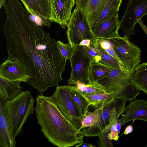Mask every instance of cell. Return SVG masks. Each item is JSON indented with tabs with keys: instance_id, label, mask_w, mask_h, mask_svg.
Masks as SVG:
<instances>
[{
	"instance_id": "1",
	"label": "cell",
	"mask_w": 147,
	"mask_h": 147,
	"mask_svg": "<svg viewBox=\"0 0 147 147\" xmlns=\"http://www.w3.org/2000/svg\"><path fill=\"white\" fill-rule=\"evenodd\" d=\"M3 7L6 20L3 30L7 59L15 58L27 68L32 77L26 83L43 95L48 88L63 80L67 60L57 41L31 19L19 0L9 1Z\"/></svg>"
},
{
	"instance_id": "2",
	"label": "cell",
	"mask_w": 147,
	"mask_h": 147,
	"mask_svg": "<svg viewBox=\"0 0 147 147\" xmlns=\"http://www.w3.org/2000/svg\"><path fill=\"white\" fill-rule=\"evenodd\" d=\"M35 111L38 123L48 141L59 147H71L83 142L84 128L79 130L66 119L50 97H36Z\"/></svg>"
},
{
	"instance_id": "3",
	"label": "cell",
	"mask_w": 147,
	"mask_h": 147,
	"mask_svg": "<svg viewBox=\"0 0 147 147\" xmlns=\"http://www.w3.org/2000/svg\"><path fill=\"white\" fill-rule=\"evenodd\" d=\"M35 101L30 92L26 91H22L6 102H2L6 117L14 138L21 133L24 124L34 113L35 109L33 107Z\"/></svg>"
},
{
	"instance_id": "4",
	"label": "cell",
	"mask_w": 147,
	"mask_h": 147,
	"mask_svg": "<svg viewBox=\"0 0 147 147\" xmlns=\"http://www.w3.org/2000/svg\"><path fill=\"white\" fill-rule=\"evenodd\" d=\"M66 33L68 43L75 48L85 39L94 37L87 20L80 8L76 6L67 26Z\"/></svg>"
},
{
	"instance_id": "5",
	"label": "cell",
	"mask_w": 147,
	"mask_h": 147,
	"mask_svg": "<svg viewBox=\"0 0 147 147\" xmlns=\"http://www.w3.org/2000/svg\"><path fill=\"white\" fill-rule=\"evenodd\" d=\"M71 65L70 76L67 82L69 85H76L77 82L88 83L89 70L92 60L84 47H76L74 53L69 60Z\"/></svg>"
},
{
	"instance_id": "6",
	"label": "cell",
	"mask_w": 147,
	"mask_h": 147,
	"mask_svg": "<svg viewBox=\"0 0 147 147\" xmlns=\"http://www.w3.org/2000/svg\"><path fill=\"white\" fill-rule=\"evenodd\" d=\"M50 97L64 117L79 130L83 117L72 100L66 85H57Z\"/></svg>"
},
{
	"instance_id": "7",
	"label": "cell",
	"mask_w": 147,
	"mask_h": 147,
	"mask_svg": "<svg viewBox=\"0 0 147 147\" xmlns=\"http://www.w3.org/2000/svg\"><path fill=\"white\" fill-rule=\"evenodd\" d=\"M108 39L113 44L115 53L125 69H133L139 64L141 53L138 47L120 36Z\"/></svg>"
},
{
	"instance_id": "8",
	"label": "cell",
	"mask_w": 147,
	"mask_h": 147,
	"mask_svg": "<svg viewBox=\"0 0 147 147\" xmlns=\"http://www.w3.org/2000/svg\"><path fill=\"white\" fill-rule=\"evenodd\" d=\"M147 14V0H129L124 14L120 22V28L124 32V37L129 40L135 35L134 28L138 21Z\"/></svg>"
},
{
	"instance_id": "9",
	"label": "cell",
	"mask_w": 147,
	"mask_h": 147,
	"mask_svg": "<svg viewBox=\"0 0 147 147\" xmlns=\"http://www.w3.org/2000/svg\"><path fill=\"white\" fill-rule=\"evenodd\" d=\"M50 13L49 17L51 22L59 24L65 29L71 16V11L76 0H49Z\"/></svg>"
},
{
	"instance_id": "10",
	"label": "cell",
	"mask_w": 147,
	"mask_h": 147,
	"mask_svg": "<svg viewBox=\"0 0 147 147\" xmlns=\"http://www.w3.org/2000/svg\"><path fill=\"white\" fill-rule=\"evenodd\" d=\"M0 76L9 80L26 83L32 77L27 68L15 58L7 59L1 65Z\"/></svg>"
},
{
	"instance_id": "11",
	"label": "cell",
	"mask_w": 147,
	"mask_h": 147,
	"mask_svg": "<svg viewBox=\"0 0 147 147\" xmlns=\"http://www.w3.org/2000/svg\"><path fill=\"white\" fill-rule=\"evenodd\" d=\"M133 69H113L107 78L99 82L105 88L106 92L113 94L115 97L130 81Z\"/></svg>"
},
{
	"instance_id": "12",
	"label": "cell",
	"mask_w": 147,
	"mask_h": 147,
	"mask_svg": "<svg viewBox=\"0 0 147 147\" xmlns=\"http://www.w3.org/2000/svg\"><path fill=\"white\" fill-rule=\"evenodd\" d=\"M118 98L114 97L112 100L102 105V110L99 119L94 125L84 128L85 136L98 137L105 127L109 124L110 113L116 105Z\"/></svg>"
},
{
	"instance_id": "13",
	"label": "cell",
	"mask_w": 147,
	"mask_h": 147,
	"mask_svg": "<svg viewBox=\"0 0 147 147\" xmlns=\"http://www.w3.org/2000/svg\"><path fill=\"white\" fill-rule=\"evenodd\" d=\"M108 0H76L90 27L103 10Z\"/></svg>"
},
{
	"instance_id": "14",
	"label": "cell",
	"mask_w": 147,
	"mask_h": 147,
	"mask_svg": "<svg viewBox=\"0 0 147 147\" xmlns=\"http://www.w3.org/2000/svg\"><path fill=\"white\" fill-rule=\"evenodd\" d=\"M126 113L122 115L123 126L128 122L140 120L147 122V101L144 100L136 99L125 107Z\"/></svg>"
},
{
	"instance_id": "15",
	"label": "cell",
	"mask_w": 147,
	"mask_h": 147,
	"mask_svg": "<svg viewBox=\"0 0 147 147\" xmlns=\"http://www.w3.org/2000/svg\"><path fill=\"white\" fill-rule=\"evenodd\" d=\"M120 22L118 16L113 17L101 24L92 32L98 38L110 39L119 36L118 31Z\"/></svg>"
},
{
	"instance_id": "16",
	"label": "cell",
	"mask_w": 147,
	"mask_h": 147,
	"mask_svg": "<svg viewBox=\"0 0 147 147\" xmlns=\"http://www.w3.org/2000/svg\"><path fill=\"white\" fill-rule=\"evenodd\" d=\"M20 81H11L0 76V100L3 103L12 99L22 91Z\"/></svg>"
},
{
	"instance_id": "17",
	"label": "cell",
	"mask_w": 147,
	"mask_h": 147,
	"mask_svg": "<svg viewBox=\"0 0 147 147\" xmlns=\"http://www.w3.org/2000/svg\"><path fill=\"white\" fill-rule=\"evenodd\" d=\"M16 142L5 116L3 104L0 100V146L15 147Z\"/></svg>"
},
{
	"instance_id": "18",
	"label": "cell",
	"mask_w": 147,
	"mask_h": 147,
	"mask_svg": "<svg viewBox=\"0 0 147 147\" xmlns=\"http://www.w3.org/2000/svg\"><path fill=\"white\" fill-rule=\"evenodd\" d=\"M122 2V0H108L101 13L91 25L92 31L103 22L118 16Z\"/></svg>"
},
{
	"instance_id": "19",
	"label": "cell",
	"mask_w": 147,
	"mask_h": 147,
	"mask_svg": "<svg viewBox=\"0 0 147 147\" xmlns=\"http://www.w3.org/2000/svg\"><path fill=\"white\" fill-rule=\"evenodd\" d=\"M130 82L137 89L147 94V62L139 64L134 67Z\"/></svg>"
},
{
	"instance_id": "20",
	"label": "cell",
	"mask_w": 147,
	"mask_h": 147,
	"mask_svg": "<svg viewBox=\"0 0 147 147\" xmlns=\"http://www.w3.org/2000/svg\"><path fill=\"white\" fill-rule=\"evenodd\" d=\"M113 69L104 63L92 60L89 70L90 82L99 81L107 78Z\"/></svg>"
},
{
	"instance_id": "21",
	"label": "cell",
	"mask_w": 147,
	"mask_h": 147,
	"mask_svg": "<svg viewBox=\"0 0 147 147\" xmlns=\"http://www.w3.org/2000/svg\"><path fill=\"white\" fill-rule=\"evenodd\" d=\"M72 100L82 117H85L90 105L86 98L79 92L72 89L70 85H66Z\"/></svg>"
},
{
	"instance_id": "22",
	"label": "cell",
	"mask_w": 147,
	"mask_h": 147,
	"mask_svg": "<svg viewBox=\"0 0 147 147\" xmlns=\"http://www.w3.org/2000/svg\"><path fill=\"white\" fill-rule=\"evenodd\" d=\"M70 87L73 90L86 94H91L102 92H106L105 88L99 81H90L87 84L77 82L76 85H71Z\"/></svg>"
},
{
	"instance_id": "23",
	"label": "cell",
	"mask_w": 147,
	"mask_h": 147,
	"mask_svg": "<svg viewBox=\"0 0 147 147\" xmlns=\"http://www.w3.org/2000/svg\"><path fill=\"white\" fill-rule=\"evenodd\" d=\"M79 92L86 98L90 105H92L97 108L104 103L112 100L115 97L113 94L105 91L91 94H86Z\"/></svg>"
},
{
	"instance_id": "24",
	"label": "cell",
	"mask_w": 147,
	"mask_h": 147,
	"mask_svg": "<svg viewBox=\"0 0 147 147\" xmlns=\"http://www.w3.org/2000/svg\"><path fill=\"white\" fill-rule=\"evenodd\" d=\"M91 42L98 49L101 56V59L100 62L108 65L115 69L121 68L125 69L122 68L116 59L109 54L97 43L95 36L91 40Z\"/></svg>"
},
{
	"instance_id": "25",
	"label": "cell",
	"mask_w": 147,
	"mask_h": 147,
	"mask_svg": "<svg viewBox=\"0 0 147 147\" xmlns=\"http://www.w3.org/2000/svg\"><path fill=\"white\" fill-rule=\"evenodd\" d=\"M103 104L97 107L94 112H91L88 111L86 116L82 118V126L79 129L80 130L85 127L91 126L95 124L99 119Z\"/></svg>"
},
{
	"instance_id": "26",
	"label": "cell",
	"mask_w": 147,
	"mask_h": 147,
	"mask_svg": "<svg viewBox=\"0 0 147 147\" xmlns=\"http://www.w3.org/2000/svg\"><path fill=\"white\" fill-rule=\"evenodd\" d=\"M140 90L135 88L130 81L126 84L115 97L125 99L127 101H131L139 94Z\"/></svg>"
},
{
	"instance_id": "27",
	"label": "cell",
	"mask_w": 147,
	"mask_h": 147,
	"mask_svg": "<svg viewBox=\"0 0 147 147\" xmlns=\"http://www.w3.org/2000/svg\"><path fill=\"white\" fill-rule=\"evenodd\" d=\"M96 38L97 43L109 54L116 59L122 68L125 69L123 66L115 53L113 44L108 39Z\"/></svg>"
},
{
	"instance_id": "28",
	"label": "cell",
	"mask_w": 147,
	"mask_h": 147,
	"mask_svg": "<svg viewBox=\"0 0 147 147\" xmlns=\"http://www.w3.org/2000/svg\"><path fill=\"white\" fill-rule=\"evenodd\" d=\"M98 146L100 147H113L111 139V129L109 125H107L98 136Z\"/></svg>"
},
{
	"instance_id": "29",
	"label": "cell",
	"mask_w": 147,
	"mask_h": 147,
	"mask_svg": "<svg viewBox=\"0 0 147 147\" xmlns=\"http://www.w3.org/2000/svg\"><path fill=\"white\" fill-rule=\"evenodd\" d=\"M57 45L62 56L66 60L71 59L74 50L75 48L68 44H65L60 40L57 41Z\"/></svg>"
},
{
	"instance_id": "30",
	"label": "cell",
	"mask_w": 147,
	"mask_h": 147,
	"mask_svg": "<svg viewBox=\"0 0 147 147\" xmlns=\"http://www.w3.org/2000/svg\"><path fill=\"white\" fill-rule=\"evenodd\" d=\"M84 47L92 60L97 62H100L101 59V56L98 50L92 42L91 40L90 46Z\"/></svg>"
},
{
	"instance_id": "31",
	"label": "cell",
	"mask_w": 147,
	"mask_h": 147,
	"mask_svg": "<svg viewBox=\"0 0 147 147\" xmlns=\"http://www.w3.org/2000/svg\"><path fill=\"white\" fill-rule=\"evenodd\" d=\"M42 11L49 18L50 13V7L49 0H37Z\"/></svg>"
},
{
	"instance_id": "32",
	"label": "cell",
	"mask_w": 147,
	"mask_h": 147,
	"mask_svg": "<svg viewBox=\"0 0 147 147\" xmlns=\"http://www.w3.org/2000/svg\"><path fill=\"white\" fill-rule=\"evenodd\" d=\"M133 127L132 125H129L126 127L123 134L126 135L131 133L133 131Z\"/></svg>"
},
{
	"instance_id": "33",
	"label": "cell",
	"mask_w": 147,
	"mask_h": 147,
	"mask_svg": "<svg viewBox=\"0 0 147 147\" xmlns=\"http://www.w3.org/2000/svg\"><path fill=\"white\" fill-rule=\"evenodd\" d=\"M75 147H95L96 146L91 143H81L77 144L75 146Z\"/></svg>"
},
{
	"instance_id": "34",
	"label": "cell",
	"mask_w": 147,
	"mask_h": 147,
	"mask_svg": "<svg viewBox=\"0 0 147 147\" xmlns=\"http://www.w3.org/2000/svg\"><path fill=\"white\" fill-rule=\"evenodd\" d=\"M91 39H85L82 41L79 45H83L84 46L88 47L90 46L91 44Z\"/></svg>"
},
{
	"instance_id": "35",
	"label": "cell",
	"mask_w": 147,
	"mask_h": 147,
	"mask_svg": "<svg viewBox=\"0 0 147 147\" xmlns=\"http://www.w3.org/2000/svg\"><path fill=\"white\" fill-rule=\"evenodd\" d=\"M123 121V119L122 117L119 119H118L117 120V128L119 134L120 133L121 127L122 125Z\"/></svg>"
},
{
	"instance_id": "36",
	"label": "cell",
	"mask_w": 147,
	"mask_h": 147,
	"mask_svg": "<svg viewBox=\"0 0 147 147\" xmlns=\"http://www.w3.org/2000/svg\"><path fill=\"white\" fill-rule=\"evenodd\" d=\"M138 22L139 24L143 30L147 34V28L145 25L141 21V19H140L138 21Z\"/></svg>"
},
{
	"instance_id": "37",
	"label": "cell",
	"mask_w": 147,
	"mask_h": 147,
	"mask_svg": "<svg viewBox=\"0 0 147 147\" xmlns=\"http://www.w3.org/2000/svg\"><path fill=\"white\" fill-rule=\"evenodd\" d=\"M5 0H0V9H1L2 7H3L5 2Z\"/></svg>"
},
{
	"instance_id": "38",
	"label": "cell",
	"mask_w": 147,
	"mask_h": 147,
	"mask_svg": "<svg viewBox=\"0 0 147 147\" xmlns=\"http://www.w3.org/2000/svg\"><path fill=\"white\" fill-rule=\"evenodd\" d=\"M146 147H147V146H146Z\"/></svg>"
}]
</instances>
